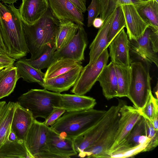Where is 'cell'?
Segmentation results:
<instances>
[{"instance_id": "10", "label": "cell", "mask_w": 158, "mask_h": 158, "mask_svg": "<svg viewBox=\"0 0 158 158\" xmlns=\"http://www.w3.org/2000/svg\"><path fill=\"white\" fill-rule=\"evenodd\" d=\"M78 26L77 33L69 43L62 49L55 52V60L67 59L81 63L84 60V52L88 44L87 35L83 25Z\"/></svg>"}, {"instance_id": "49", "label": "cell", "mask_w": 158, "mask_h": 158, "mask_svg": "<svg viewBox=\"0 0 158 158\" xmlns=\"http://www.w3.org/2000/svg\"><path fill=\"white\" fill-rule=\"evenodd\" d=\"M154 92L156 95V98L157 99L158 94V82L157 83L154 89Z\"/></svg>"}, {"instance_id": "51", "label": "cell", "mask_w": 158, "mask_h": 158, "mask_svg": "<svg viewBox=\"0 0 158 158\" xmlns=\"http://www.w3.org/2000/svg\"><path fill=\"white\" fill-rule=\"evenodd\" d=\"M149 1H152L153 2H155L158 3V0H148Z\"/></svg>"}, {"instance_id": "50", "label": "cell", "mask_w": 158, "mask_h": 158, "mask_svg": "<svg viewBox=\"0 0 158 158\" xmlns=\"http://www.w3.org/2000/svg\"><path fill=\"white\" fill-rule=\"evenodd\" d=\"M5 68L6 67L4 66L3 65L0 64V69L4 68Z\"/></svg>"}, {"instance_id": "19", "label": "cell", "mask_w": 158, "mask_h": 158, "mask_svg": "<svg viewBox=\"0 0 158 158\" xmlns=\"http://www.w3.org/2000/svg\"><path fill=\"white\" fill-rule=\"evenodd\" d=\"M16 102L11 130L15 134L18 140L24 141L35 119L28 110L22 106L18 102Z\"/></svg>"}, {"instance_id": "17", "label": "cell", "mask_w": 158, "mask_h": 158, "mask_svg": "<svg viewBox=\"0 0 158 158\" xmlns=\"http://www.w3.org/2000/svg\"><path fill=\"white\" fill-rule=\"evenodd\" d=\"M83 67L81 64L73 69L56 77L44 79L43 87L47 90L61 93L73 86Z\"/></svg>"}, {"instance_id": "41", "label": "cell", "mask_w": 158, "mask_h": 158, "mask_svg": "<svg viewBox=\"0 0 158 158\" xmlns=\"http://www.w3.org/2000/svg\"><path fill=\"white\" fill-rule=\"evenodd\" d=\"M15 60L6 54L0 53V64L6 67L14 65Z\"/></svg>"}, {"instance_id": "35", "label": "cell", "mask_w": 158, "mask_h": 158, "mask_svg": "<svg viewBox=\"0 0 158 158\" xmlns=\"http://www.w3.org/2000/svg\"><path fill=\"white\" fill-rule=\"evenodd\" d=\"M145 118L146 136L150 139L144 152L151 151L156 148L158 144V131L156 130L152 123Z\"/></svg>"}, {"instance_id": "12", "label": "cell", "mask_w": 158, "mask_h": 158, "mask_svg": "<svg viewBox=\"0 0 158 158\" xmlns=\"http://www.w3.org/2000/svg\"><path fill=\"white\" fill-rule=\"evenodd\" d=\"M108 47L109 56L114 64L130 66L131 61L130 55V40L124 28L115 36Z\"/></svg>"}, {"instance_id": "22", "label": "cell", "mask_w": 158, "mask_h": 158, "mask_svg": "<svg viewBox=\"0 0 158 158\" xmlns=\"http://www.w3.org/2000/svg\"><path fill=\"white\" fill-rule=\"evenodd\" d=\"M103 95L109 100L117 97L118 84L114 64L110 62L104 68L98 78Z\"/></svg>"}, {"instance_id": "44", "label": "cell", "mask_w": 158, "mask_h": 158, "mask_svg": "<svg viewBox=\"0 0 158 158\" xmlns=\"http://www.w3.org/2000/svg\"><path fill=\"white\" fill-rule=\"evenodd\" d=\"M80 11L85 13L86 10V0H69Z\"/></svg>"}, {"instance_id": "31", "label": "cell", "mask_w": 158, "mask_h": 158, "mask_svg": "<svg viewBox=\"0 0 158 158\" xmlns=\"http://www.w3.org/2000/svg\"><path fill=\"white\" fill-rule=\"evenodd\" d=\"M80 64L81 63L69 59L55 60L47 68L44 79L53 78L75 68Z\"/></svg>"}, {"instance_id": "30", "label": "cell", "mask_w": 158, "mask_h": 158, "mask_svg": "<svg viewBox=\"0 0 158 158\" xmlns=\"http://www.w3.org/2000/svg\"><path fill=\"white\" fill-rule=\"evenodd\" d=\"M114 66L118 84L117 97H127L131 79V67L130 66L125 67L115 64Z\"/></svg>"}, {"instance_id": "43", "label": "cell", "mask_w": 158, "mask_h": 158, "mask_svg": "<svg viewBox=\"0 0 158 158\" xmlns=\"http://www.w3.org/2000/svg\"><path fill=\"white\" fill-rule=\"evenodd\" d=\"M116 8L120 6L128 5H133L134 6L137 4L142 0H115Z\"/></svg>"}, {"instance_id": "26", "label": "cell", "mask_w": 158, "mask_h": 158, "mask_svg": "<svg viewBox=\"0 0 158 158\" xmlns=\"http://www.w3.org/2000/svg\"><path fill=\"white\" fill-rule=\"evenodd\" d=\"M15 65L19 79L22 78L23 81L29 83H37L43 87L45 73L41 70L34 68L23 59L17 61Z\"/></svg>"}, {"instance_id": "20", "label": "cell", "mask_w": 158, "mask_h": 158, "mask_svg": "<svg viewBox=\"0 0 158 158\" xmlns=\"http://www.w3.org/2000/svg\"><path fill=\"white\" fill-rule=\"evenodd\" d=\"M152 31L148 27L143 36L136 40H130V51L137 55L145 61L154 63L158 66V57L156 53L152 50L149 39Z\"/></svg>"}, {"instance_id": "28", "label": "cell", "mask_w": 158, "mask_h": 158, "mask_svg": "<svg viewBox=\"0 0 158 158\" xmlns=\"http://www.w3.org/2000/svg\"><path fill=\"white\" fill-rule=\"evenodd\" d=\"M19 79L15 66L13 65L4 68L0 73V99L13 91Z\"/></svg>"}, {"instance_id": "18", "label": "cell", "mask_w": 158, "mask_h": 158, "mask_svg": "<svg viewBox=\"0 0 158 158\" xmlns=\"http://www.w3.org/2000/svg\"><path fill=\"white\" fill-rule=\"evenodd\" d=\"M48 8V0H22L19 10L22 21L31 25L38 20Z\"/></svg>"}, {"instance_id": "15", "label": "cell", "mask_w": 158, "mask_h": 158, "mask_svg": "<svg viewBox=\"0 0 158 158\" xmlns=\"http://www.w3.org/2000/svg\"><path fill=\"white\" fill-rule=\"evenodd\" d=\"M120 6L124 15L128 38L130 40H136L143 36L148 25L142 19L133 5Z\"/></svg>"}, {"instance_id": "11", "label": "cell", "mask_w": 158, "mask_h": 158, "mask_svg": "<svg viewBox=\"0 0 158 158\" xmlns=\"http://www.w3.org/2000/svg\"><path fill=\"white\" fill-rule=\"evenodd\" d=\"M120 116L119 113L99 139L78 156L81 157L109 158V154L114 143L118 129Z\"/></svg>"}, {"instance_id": "45", "label": "cell", "mask_w": 158, "mask_h": 158, "mask_svg": "<svg viewBox=\"0 0 158 158\" xmlns=\"http://www.w3.org/2000/svg\"><path fill=\"white\" fill-rule=\"evenodd\" d=\"M104 21L100 17H96L94 20L92 25L96 28H99L102 25Z\"/></svg>"}, {"instance_id": "8", "label": "cell", "mask_w": 158, "mask_h": 158, "mask_svg": "<svg viewBox=\"0 0 158 158\" xmlns=\"http://www.w3.org/2000/svg\"><path fill=\"white\" fill-rule=\"evenodd\" d=\"M49 127L35 119L25 140L26 147L33 158H56L48 150L47 134Z\"/></svg>"}, {"instance_id": "32", "label": "cell", "mask_w": 158, "mask_h": 158, "mask_svg": "<svg viewBox=\"0 0 158 158\" xmlns=\"http://www.w3.org/2000/svg\"><path fill=\"white\" fill-rule=\"evenodd\" d=\"M56 50L55 42L50 43L48 47L37 59L31 60L29 59L23 60L34 68L41 70L48 68L55 61L54 53Z\"/></svg>"}, {"instance_id": "1", "label": "cell", "mask_w": 158, "mask_h": 158, "mask_svg": "<svg viewBox=\"0 0 158 158\" xmlns=\"http://www.w3.org/2000/svg\"><path fill=\"white\" fill-rule=\"evenodd\" d=\"M0 30L7 55L15 60L29 53L19 9L0 2Z\"/></svg>"}, {"instance_id": "4", "label": "cell", "mask_w": 158, "mask_h": 158, "mask_svg": "<svg viewBox=\"0 0 158 158\" xmlns=\"http://www.w3.org/2000/svg\"><path fill=\"white\" fill-rule=\"evenodd\" d=\"M60 93L44 89H31L18 98L19 104L28 110L34 119H46L54 110L59 107Z\"/></svg>"}, {"instance_id": "33", "label": "cell", "mask_w": 158, "mask_h": 158, "mask_svg": "<svg viewBox=\"0 0 158 158\" xmlns=\"http://www.w3.org/2000/svg\"><path fill=\"white\" fill-rule=\"evenodd\" d=\"M125 26L126 23L123 13L121 6H119L115 9L114 18L109 31L108 47L115 36Z\"/></svg>"}, {"instance_id": "6", "label": "cell", "mask_w": 158, "mask_h": 158, "mask_svg": "<svg viewBox=\"0 0 158 158\" xmlns=\"http://www.w3.org/2000/svg\"><path fill=\"white\" fill-rule=\"evenodd\" d=\"M123 104L121 101L106 110L99 121L84 133L73 139L75 149L81 155L86 149L94 144L106 131L119 114L120 109Z\"/></svg>"}, {"instance_id": "52", "label": "cell", "mask_w": 158, "mask_h": 158, "mask_svg": "<svg viewBox=\"0 0 158 158\" xmlns=\"http://www.w3.org/2000/svg\"><path fill=\"white\" fill-rule=\"evenodd\" d=\"M4 68H5L0 69V73H1L2 72L3 70V69H4Z\"/></svg>"}, {"instance_id": "34", "label": "cell", "mask_w": 158, "mask_h": 158, "mask_svg": "<svg viewBox=\"0 0 158 158\" xmlns=\"http://www.w3.org/2000/svg\"><path fill=\"white\" fill-rule=\"evenodd\" d=\"M140 140V143L137 146L121 153L112 155L110 158L133 157L139 153L144 152V150L147 147L150 139L146 135H143L141 137Z\"/></svg>"}, {"instance_id": "46", "label": "cell", "mask_w": 158, "mask_h": 158, "mask_svg": "<svg viewBox=\"0 0 158 158\" xmlns=\"http://www.w3.org/2000/svg\"><path fill=\"white\" fill-rule=\"evenodd\" d=\"M0 53L6 54V51L3 41L0 30Z\"/></svg>"}, {"instance_id": "48", "label": "cell", "mask_w": 158, "mask_h": 158, "mask_svg": "<svg viewBox=\"0 0 158 158\" xmlns=\"http://www.w3.org/2000/svg\"><path fill=\"white\" fill-rule=\"evenodd\" d=\"M18 0H0L3 3L8 4H14L16 3Z\"/></svg>"}, {"instance_id": "36", "label": "cell", "mask_w": 158, "mask_h": 158, "mask_svg": "<svg viewBox=\"0 0 158 158\" xmlns=\"http://www.w3.org/2000/svg\"><path fill=\"white\" fill-rule=\"evenodd\" d=\"M152 91L150 92L148 100L144 106L138 109L141 116L152 123L154 110V100Z\"/></svg>"}, {"instance_id": "42", "label": "cell", "mask_w": 158, "mask_h": 158, "mask_svg": "<svg viewBox=\"0 0 158 158\" xmlns=\"http://www.w3.org/2000/svg\"><path fill=\"white\" fill-rule=\"evenodd\" d=\"M158 101L155 98L154 100V110L152 123L154 129L158 131Z\"/></svg>"}, {"instance_id": "39", "label": "cell", "mask_w": 158, "mask_h": 158, "mask_svg": "<svg viewBox=\"0 0 158 158\" xmlns=\"http://www.w3.org/2000/svg\"><path fill=\"white\" fill-rule=\"evenodd\" d=\"M65 112L63 109L55 107L53 111L43 122L48 127L51 126Z\"/></svg>"}, {"instance_id": "38", "label": "cell", "mask_w": 158, "mask_h": 158, "mask_svg": "<svg viewBox=\"0 0 158 158\" xmlns=\"http://www.w3.org/2000/svg\"><path fill=\"white\" fill-rule=\"evenodd\" d=\"M101 7L100 18L104 21L116 9L115 0H99Z\"/></svg>"}, {"instance_id": "21", "label": "cell", "mask_w": 158, "mask_h": 158, "mask_svg": "<svg viewBox=\"0 0 158 158\" xmlns=\"http://www.w3.org/2000/svg\"><path fill=\"white\" fill-rule=\"evenodd\" d=\"M96 104L94 98L84 95L60 94L59 107L66 111L88 110L93 108Z\"/></svg>"}, {"instance_id": "47", "label": "cell", "mask_w": 158, "mask_h": 158, "mask_svg": "<svg viewBox=\"0 0 158 158\" xmlns=\"http://www.w3.org/2000/svg\"><path fill=\"white\" fill-rule=\"evenodd\" d=\"M18 140L17 136L14 132L10 129L9 134L7 140L10 142H12Z\"/></svg>"}, {"instance_id": "3", "label": "cell", "mask_w": 158, "mask_h": 158, "mask_svg": "<svg viewBox=\"0 0 158 158\" xmlns=\"http://www.w3.org/2000/svg\"><path fill=\"white\" fill-rule=\"evenodd\" d=\"M106 111L92 108L66 111L50 127L60 137L73 139L96 124Z\"/></svg>"}, {"instance_id": "14", "label": "cell", "mask_w": 158, "mask_h": 158, "mask_svg": "<svg viewBox=\"0 0 158 158\" xmlns=\"http://www.w3.org/2000/svg\"><path fill=\"white\" fill-rule=\"evenodd\" d=\"M47 145L49 152L56 158H68L76 156L73 140L63 138L49 127L47 134Z\"/></svg>"}, {"instance_id": "16", "label": "cell", "mask_w": 158, "mask_h": 158, "mask_svg": "<svg viewBox=\"0 0 158 158\" xmlns=\"http://www.w3.org/2000/svg\"><path fill=\"white\" fill-rule=\"evenodd\" d=\"M115 11V9L104 20L90 45L89 60L88 64H91L95 62L102 52L108 47V34L114 18Z\"/></svg>"}, {"instance_id": "5", "label": "cell", "mask_w": 158, "mask_h": 158, "mask_svg": "<svg viewBox=\"0 0 158 158\" xmlns=\"http://www.w3.org/2000/svg\"><path fill=\"white\" fill-rule=\"evenodd\" d=\"M131 79L127 97L139 109L146 103L151 92V80L149 71L140 62L131 63Z\"/></svg>"}, {"instance_id": "9", "label": "cell", "mask_w": 158, "mask_h": 158, "mask_svg": "<svg viewBox=\"0 0 158 158\" xmlns=\"http://www.w3.org/2000/svg\"><path fill=\"white\" fill-rule=\"evenodd\" d=\"M119 112L120 116L118 128L114 143L109 154V158L111 153L124 142L135 125L142 116L138 109L124 104L121 107Z\"/></svg>"}, {"instance_id": "13", "label": "cell", "mask_w": 158, "mask_h": 158, "mask_svg": "<svg viewBox=\"0 0 158 158\" xmlns=\"http://www.w3.org/2000/svg\"><path fill=\"white\" fill-rule=\"evenodd\" d=\"M49 8L59 21H72L84 25V15L69 0H48Z\"/></svg>"}, {"instance_id": "27", "label": "cell", "mask_w": 158, "mask_h": 158, "mask_svg": "<svg viewBox=\"0 0 158 158\" xmlns=\"http://www.w3.org/2000/svg\"><path fill=\"white\" fill-rule=\"evenodd\" d=\"M33 158L28 152L25 142L17 140L6 141L0 147V158Z\"/></svg>"}, {"instance_id": "2", "label": "cell", "mask_w": 158, "mask_h": 158, "mask_svg": "<svg viewBox=\"0 0 158 158\" xmlns=\"http://www.w3.org/2000/svg\"><path fill=\"white\" fill-rule=\"evenodd\" d=\"M23 23L26 43L31 54L29 59L34 60L41 55L49 44L55 42L60 22L49 6L44 15L33 24Z\"/></svg>"}, {"instance_id": "40", "label": "cell", "mask_w": 158, "mask_h": 158, "mask_svg": "<svg viewBox=\"0 0 158 158\" xmlns=\"http://www.w3.org/2000/svg\"><path fill=\"white\" fill-rule=\"evenodd\" d=\"M149 39L153 51L157 53L158 52V31H153L150 33Z\"/></svg>"}, {"instance_id": "29", "label": "cell", "mask_w": 158, "mask_h": 158, "mask_svg": "<svg viewBox=\"0 0 158 158\" xmlns=\"http://www.w3.org/2000/svg\"><path fill=\"white\" fill-rule=\"evenodd\" d=\"M60 24L55 38L56 50L64 48L77 33L78 25L69 21H60Z\"/></svg>"}, {"instance_id": "37", "label": "cell", "mask_w": 158, "mask_h": 158, "mask_svg": "<svg viewBox=\"0 0 158 158\" xmlns=\"http://www.w3.org/2000/svg\"><path fill=\"white\" fill-rule=\"evenodd\" d=\"M87 26L89 27L92 25V23L95 18L100 15L101 7L99 0H92L88 7Z\"/></svg>"}, {"instance_id": "7", "label": "cell", "mask_w": 158, "mask_h": 158, "mask_svg": "<svg viewBox=\"0 0 158 158\" xmlns=\"http://www.w3.org/2000/svg\"><path fill=\"white\" fill-rule=\"evenodd\" d=\"M109 54L107 48L93 63L83 67L80 75L71 90L75 94L84 95L89 92L108 62Z\"/></svg>"}, {"instance_id": "24", "label": "cell", "mask_w": 158, "mask_h": 158, "mask_svg": "<svg viewBox=\"0 0 158 158\" xmlns=\"http://www.w3.org/2000/svg\"><path fill=\"white\" fill-rule=\"evenodd\" d=\"M134 6L152 30L154 32L158 31V3L147 0L142 1Z\"/></svg>"}, {"instance_id": "25", "label": "cell", "mask_w": 158, "mask_h": 158, "mask_svg": "<svg viewBox=\"0 0 158 158\" xmlns=\"http://www.w3.org/2000/svg\"><path fill=\"white\" fill-rule=\"evenodd\" d=\"M143 135H146L145 118L141 116L135 125L124 142L110 155L116 154L138 145L140 143V139Z\"/></svg>"}, {"instance_id": "53", "label": "cell", "mask_w": 158, "mask_h": 158, "mask_svg": "<svg viewBox=\"0 0 158 158\" xmlns=\"http://www.w3.org/2000/svg\"><path fill=\"white\" fill-rule=\"evenodd\" d=\"M143 0V1H146L147 0Z\"/></svg>"}, {"instance_id": "23", "label": "cell", "mask_w": 158, "mask_h": 158, "mask_svg": "<svg viewBox=\"0 0 158 158\" xmlns=\"http://www.w3.org/2000/svg\"><path fill=\"white\" fill-rule=\"evenodd\" d=\"M16 103L0 102V147L8 140Z\"/></svg>"}]
</instances>
